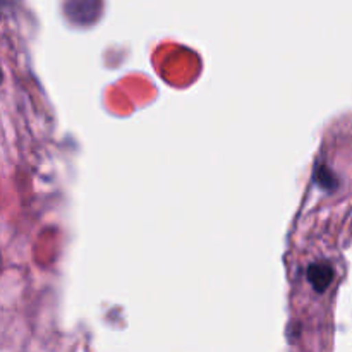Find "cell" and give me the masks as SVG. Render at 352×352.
<instances>
[{"label":"cell","instance_id":"1","mask_svg":"<svg viewBox=\"0 0 352 352\" xmlns=\"http://www.w3.org/2000/svg\"><path fill=\"white\" fill-rule=\"evenodd\" d=\"M308 280L318 292L327 291V287H329L333 280L332 265L325 263V261L313 263L311 267L308 268Z\"/></svg>","mask_w":352,"mask_h":352},{"label":"cell","instance_id":"2","mask_svg":"<svg viewBox=\"0 0 352 352\" xmlns=\"http://www.w3.org/2000/svg\"><path fill=\"white\" fill-rule=\"evenodd\" d=\"M9 6V0H0V7H7Z\"/></svg>","mask_w":352,"mask_h":352},{"label":"cell","instance_id":"3","mask_svg":"<svg viewBox=\"0 0 352 352\" xmlns=\"http://www.w3.org/2000/svg\"><path fill=\"white\" fill-rule=\"evenodd\" d=\"M0 82H2V71H0Z\"/></svg>","mask_w":352,"mask_h":352}]
</instances>
